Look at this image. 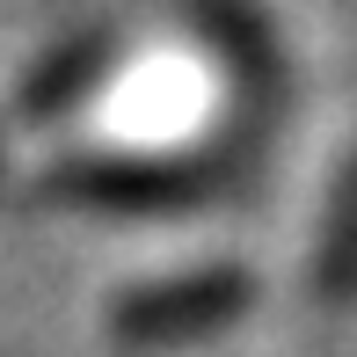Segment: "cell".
<instances>
[{
    "mask_svg": "<svg viewBox=\"0 0 357 357\" xmlns=\"http://www.w3.org/2000/svg\"><path fill=\"white\" fill-rule=\"evenodd\" d=\"M255 291L248 270H190V278H160V284H139V291H124L117 299V314H109V335L117 343H183V335H204V328H219V321H234L241 314V299Z\"/></svg>",
    "mask_w": 357,
    "mask_h": 357,
    "instance_id": "6da1fadb",
    "label": "cell"
},
{
    "mask_svg": "<svg viewBox=\"0 0 357 357\" xmlns=\"http://www.w3.org/2000/svg\"><path fill=\"white\" fill-rule=\"evenodd\" d=\"M314 284L328 291V299L357 291V160L343 168V183H335V212H328V226H321V263H314Z\"/></svg>",
    "mask_w": 357,
    "mask_h": 357,
    "instance_id": "7a4b0ae2",
    "label": "cell"
}]
</instances>
